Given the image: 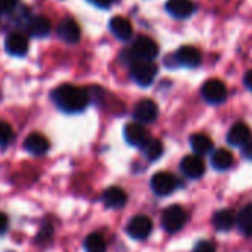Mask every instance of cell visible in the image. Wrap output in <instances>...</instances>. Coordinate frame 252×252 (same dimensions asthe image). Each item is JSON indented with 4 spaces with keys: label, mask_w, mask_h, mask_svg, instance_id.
I'll use <instances>...</instances> for the list:
<instances>
[{
    "label": "cell",
    "mask_w": 252,
    "mask_h": 252,
    "mask_svg": "<svg viewBox=\"0 0 252 252\" xmlns=\"http://www.w3.org/2000/svg\"><path fill=\"white\" fill-rule=\"evenodd\" d=\"M52 101L57 107L67 113H79L89 104V94L86 89L74 85H61L52 91Z\"/></svg>",
    "instance_id": "6da1fadb"
},
{
    "label": "cell",
    "mask_w": 252,
    "mask_h": 252,
    "mask_svg": "<svg viewBox=\"0 0 252 252\" xmlns=\"http://www.w3.org/2000/svg\"><path fill=\"white\" fill-rule=\"evenodd\" d=\"M187 221V214L183 206L180 205H172L166 208L162 214V227L166 233H177L180 231Z\"/></svg>",
    "instance_id": "7a4b0ae2"
},
{
    "label": "cell",
    "mask_w": 252,
    "mask_h": 252,
    "mask_svg": "<svg viewBox=\"0 0 252 252\" xmlns=\"http://www.w3.org/2000/svg\"><path fill=\"white\" fill-rule=\"evenodd\" d=\"M158 73V65L152 60H137L132 64L131 68V76L135 83L140 86H149Z\"/></svg>",
    "instance_id": "3957f363"
},
{
    "label": "cell",
    "mask_w": 252,
    "mask_h": 252,
    "mask_svg": "<svg viewBox=\"0 0 252 252\" xmlns=\"http://www.w3.org/2000/svg\"><path fill=\"white\" fill-rule=\"evenodd\" d=\"M202 96L209 104H221L227 98V88L220 79H209L202 86Z\"/></svg>",
    "instance_id": "277c9868"
},
{
    "label": "cell",
    "mask_w": 252,
    "mask_h": 252,
    "mask_svg": "<svg viewBox=\"0 0 252 252\" xmlns=\"http://www.w3.org/2000/svg\"><path fill=\"white\" fill-rule=\"evenodd\" d=\"M131 54L135 57V60H153L158 57L159 49L153 39H150L147 36H141V37L135 39Z\"/></svg>",
    "instance_id": "5b68a950"
},
{
    "label": "cell",
    "mask_w": 252,
    "mask_h": 252,
    "mask_svg": "<svg viewBox=\"0 0 252 252\" xmlns=\"http://www.w3.org/2000/svg\"><path fill=\"white\" fill-rule=\"evenodd\" d=\"M152 228H153V224H152V220L149 217H146V215H135L128 222L126 231H128V234L132 239L143 240V239L149 237V234L152 233Z\"/></svg>",
    "instance_id": "8992f818"
},
{
    "label": "cell",
    "mask_w": 252,
    "mask_h": 252,
    "mask_svg": "<svg viewBox=\"0 0 252 252\" xmlns=\"http://www.w3.org/2000/svg\"><path fill=\"white\" fill-rule=\"evenodd\" d=\"M150 184H152V190L158 196H168L178 187L175 177L169 172H158L156 175H153Z\"/></svg>",
    "instance_id": "52a82bcc"
},
{
    "label": "cell",
    "mask_w": 252,
    "mask_h": 252,
    "mask_svg": "<svg viewBox=\"0 0 252 252\" xmlns=\"http://www.w3.org/2000/svg\"><path fill=\"white\" fill-rule=\"evenodd\" d=\"M180 168H181V172L190 180H197L205 174V162L199 155L186 156L181 160Z\"/></svg>",
    "instance_id": "ba28073f"
},
{
    "label": "cell",
    "mask_w": 252,
    "mask_h": 252,
    "mask_svg": "<svg viewBox=\"0 0 252 252\" xmlns=\"http://www.w3.org/2000/svg\"><path fill=\"white\" fill-rule=\"evenodd\" d=\"M159 114L158 104L152 99H141L134 108V119L140 123H150Z\"/></svg>",
    "instance_id": "9c48e42d"
},
{
    "label": "cell",
    "mask_w": 252,
    "mask_h": 252,
    "mask_svg": "<svg viewBox=\"0 0 252 252\" xmlns=\"http://www.w3.org/2000/svg\"><path fill=\"white\" fill-rule=\"evenodd\" d=\"M149 132L144 128V125L140 122H134L126 125L125 128V140L128 141L131 146H137V147H143L144 143L149 140Z\"/></svg>",
    "instance_id": "30bf717a"
},
{
    "label": "cell",
    "mask_w": 252,
    "mask_h": 252,
    "mask_svg": "<svg viewBox=\"0 0 252 252\" xmlns=\"http://www.w3.org/2000/svg\"><path fill=\"white\" fill-rule=\"evenodd\" d=\"M5 48H6V51L11 55H14V57H23L29 51V40H27V37L23 33L14 32V33H11L6 37Z\"/></svg>",
    "instance_id": "8fae6325"
},
{
    "label": "cell",
    "mask_w": 252,
    "mask_h": 252,
    "mask_svg": "<svg viewBox=\"0 0 252 252\" xmlns=\"http://www.w3.org/2000/svg\"><path fill=\"white\" fill-rule=\"evenodd\" d=\"M58 36L67 43H77L80 39V27L73 18H65L57 29Z\"/></svg>",
    "instance_id": "7c38bea8"
},
{
    "label": "cell",
    "mask_w": 252,
    "mask_h": 252,
    "mask_svg": "<svg viewBox=\"0 0 252 252\" xmlns=\"http://www.w3.org/2000/svg\"><path fill=\"white\" fill-rule=\"evenodd\" d=\"M251 140V129L242 122H237L231 126V129L227 134V143L233 147H242Z\"/></svg>",
    "instance_id": "4fadbf2b"
},
{
    "label": "cell",
    "mask_w": 252,
    "mask_h": 252,
    "mask_svg": "<svg viewBox=\"0 0 252 252\" xmlns=\"http://www.w3.org/2000/svg\"><path fill=\"white\" fill-rule=\"evenodd\" d=\"M24 149L29 153L34 155V156H43L49 150V141H48V138L45 135H42L39 132H34V134H30L26 138Z\"/></svg>",
    "instance_id": "5bb4252c"
},
{
    "label": "cell",
    "mask_w": 252,
    "mask_h": 252,
    "mask_svg": "<svg viewBox=\"0 0 252 252\" xmlns=\"http://www.w3.org/2000/svg\"><path fill=\"white\" fill-rule=\"evenodd\" d=\"M128 196L120 187H108L102 193V203L110 209H120L126 205Z\"/></svg>",
    "instance_id": "9a60e30c"
},
{
    "label": "cell",
    "mask_w": 252,
    "mask_h": 252,
    "mask_svg": "<svg viewBox=\"0 0 252 252\" xmlns=\"http://www.w3.org/2000/svg\"><path fill=\"white\" fill-rule=\"evenodd\" d=\"M196 6L191 0H168L166 11L175 18H189L194 12Z\"/></svg>",
    "instance_id": "2e32d148"
},
{
    "label": "cell",
    "mask_w": 252,
    "mask_h": 252,
    "mask_svg": "<svg viewBox=\"0 0 252 252\" xmlns=\"http://www.w3.org/2000/svg\"><path fill=\"white\" fill-rule=\"evenodd\" d=\"M177 63L184 67H196L200 64V52L193 46H183L175 54Z\"/></svg>",
    "instance_id": "e0dca14e"
},
{
    "label": "cell",
    "mask_w": 252,
    "mask_h": 252,
    "mask_svg": "<svg viewBox=\"0 0 252 252\" xmlns=\"http://www.w3.org/2000/svg\"><path fill=\"white\" fill-rule=\"evenodd\" d=\"M110 30L111 33L120 39V40H128L132 36V24L129 23V20H126L123 17H114L110 21Z\"/></svg>",
    "instance_id": "ac0fdd59"
},
{
    "label": "cell",
    "mask_w": 252,
    "mask_h": 252,
    "mask_svg": "<svg viewBox=\"0 0 252 252\" xmlns=\"http://www.w3.org/2000/svg\"><path fill=\"white\" fill-rule=\"evenodd\" d=\"M51 26L52 24L46 17H33L27 24V30L34 37H45L49 34Z\"/></svg>",
    "instance_id": "d6986e66"
},
{
    "label": "cell",
    "mask_w": 252,
    "mask_h": 252,
    "mask_svg": "<svg viewBox=\"0 0 252 252\" xmlns=\"http://www.w3.org/2000/svg\"><path fill=\"white\" fill-rule=\"evenodd\" d=\"M236 224L245 236H252V203L240 209L236 217Z\"/></svg>",
    "instance_id": "ffe728a7"
},
{
    "label": "cell",
    "mask_w": 252,
    "mask_h": 252,
    "mask_svg": "<svg viewBox=\"0 0 252 252\" xmlns=\"http://www.w3.org/2000/svg\"><path fill=\"white\" fill-rule=\"evenodd\" d=\"M212 222H214V227L217 230L227 231L236 224V218H234V214L230 209H221L214 215Z\"/></svg>",
    "instance_id": "44dd1931"
},
{
    "label": "cell",
    "mask_w": 252,
    "mask_h": 252,
    "mask_svg": "<svg viewBox=\"0 0 252 252\" xmlns=\"http://www.w3.org/2000/svg\"><path fill=\"white\" fill-rule=\"evenodd\" d=\"M190 146H191L194 155L205 156L212 150V140L205 134H194L190 138Z\"/></svg>",
    "instance_id": "7402d4cb"
},
{
    "label": "cell",
    "mask_w": 252,
    "mask_h": 252,
    "mask_svg": "<svg viewBox=\"0 0 252 252\" xmlns=\"http://www.w3.org/2000/svg\"><path fill=\"white\" fill-rule=\"evenodd\" d=\"M211 163L217 171H225L233 165V155L225 149H218L214 152Z\"/></svg>",
    "instance_id": "603a6c76"
},
{
    "label": "cell",
    "mask_w": 252,
    "mask_h": 252,
    "mask_svg": "<svg viewBox=\"0 0 252 252\" xmlns=\"http://www.w3.org/2000/svg\"><path fill=\"white\" fill-rule=\"evenodd\" d=\"M143 149V153L144 156L149 159V160H158L162 153H163V146H162V141L160 140H156V138H149L144 146L141 147Z\"/></svg>",
    "instance_id": "cb8c5ba5"
},
{
    "label": "cell",
    "mask_w": 252,
    "mask_h": 252,
    "mask_svg": "<svg viewBox=\"0 0 252 252\" xmlns=\"http://www.w3.org/2000/svg\"><path fill=\"white\" fill-rule=\"evenodd\" d=\"M85 251L86 252H105L107 242H105L104 236L99 233H91L85 239Z\"/></svg>",
    "instance_id": "d4e9b609"
},
{
    "label": "cell",
    "mask_w": 252,
    "mask_h": 252,
    "mask_svg": "<svg viewBox=\"0 0 252 252\" xmlns=\"http://www.w3.org/2000/svg\"><path fill=\"white\" fill-rule=\"evenodd\" d=\"M14 140L12 126L3 120H0V146H6Z\"/></svg>",
    "instance_id": "484cf974"
},
{
    "label": "cell",
    "mask_w": 252,
    "mask_h": 252,
    "mask_svg": "<svg viewBox=\"0 0 252 252\" xmlns=\"http://www.w3.org/2000/svg\"><path fill=\"white\" fill-rule=\"evenodd\" d=\"M18 5V0H0V14H9Z\"/></svg>",
    "instance_id": "4316f807"
},
{
    "label": "cell",
    "mask_w": 252,
    "mask_h": 252,
    "mask_svg": "<svg viewBox=\"0 0 252 252\" xmlns=\"http://www.w3.org/2000/svg\"><path fill=\"white\" fill-rule=\"evenodd\" d=\"M193 252H215V248H214V245H212L211 242L202 240V242H199V243L194 246Z\"/></svg>",
    "instance_id": "83f0119b"
},
{
    "label": "cell",
    "mask_w": 252,
    "mask_h": 252,
    "mask_svg": "<svg viewBox=\"0 0 252 252\" xmlns=\"http://www.w3.org/2000/svg\"><path fill=\"white\" fill-rule=\"evenodd\" d=\"M51 236H52V227L48 224V225H45V227H42V230L39 231V236H37V240H46V239H51Z\"/></svg>",
    "instance_id": "f1b7e54d"
},
{
    "label": "cell",
    "mask_w": 252,
    "mask_h": 252,
    "mask_svg": "<svg viewBox=\"0 0 252 252\" xmlns=\"http://www.w3.org/2000/svg\"><path fill=\"white\" fill-rule=\"evenodd\" d=\"M242 155H243L245 159L252 160V141H251V140H249L246 144L242 146Z\"/></svg>",
    "instance_id": "f546056e"
},
{
    "label": "cell",
    "mask_w": 252,
    "mask_h": 252,
    "mask_svg": "<svg viewBox=\"0 0 252 252\" xmlns=\"http://www.w3.org/2000/svg\"><path fill=\"white\" fill-rule=\"evenodd\" d=\"M91 2L96 5L98 8H110L114 0H91Z\"/></svg>",
    "instance_id": "4dcf8cb0"
},
{
    "label": "cell",
    "mask_w": 252,
    "mask_h": 252,
    "mask_svg": "<svg viewBox=\"0 0 252 252\" xmlns=\"http://www.w3.org/2000/svg\"><path fill=\"white\" fill-rule=\"evenodd\" d=\"M6 228H8V217L3 212H0V234H2Z\"/></svg>",
    "instance_id": "1f68e13d"
},
{
    "label": "cell",
    "mask_w": 252,
    "mask_h": 252,
    "mask_svg": "<svg viewBox=\"0 0 252 252\" xmlns=\"http://www.w3.org/2000/svg\"><path fill=\"white\" fill-rule=\"evenodd\" d=\"M243 82H245L246 88H248L249 91H252V70H249V71L245 74V79H243Z\"/></svg>",
    "instance_id": "d6a6232c"
}]
</instances>
